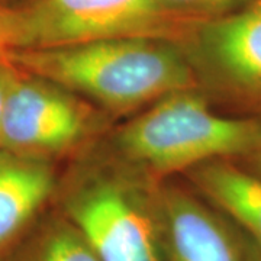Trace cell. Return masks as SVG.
Returning a JSON list of instances; mask_svg holds the SVG:
<instances>
[{
	"label": "cell",
	"instance_id": "cell-12",
	"mask_svg": "<svg viewBox=\"0 0 261 261\" xmlns=\"http://www.w3.org/2000/svg\"><path fill=\"white\" fill-rule=\"evenodd\" d=\"M18 15L13 5L0 2V60L18 49Z\"/></svg>",
	"mask_w": 261,
	"mask_h": 261
},
{
	"label": "cell",
	"instance_id": "cell-10",
	"mask_svg": "<svg viewBox=\"0 0 261 261\" xmlns=\"http://www.w3.org/2000/svg\"><path fill=\"white\" fill-rule=\"evenodd\" d=\"M18 261H100L65 216L48 222Z\"/></svg>",
	"mask_w": 261,
	"mask_h": 261
},
{
	"label": "cell",
	"instance_id": "cell-14",
	"mask_svg": "<svg viewBox=\"0 0 261 261\" xmlns=\"http://www.w3.org/2000/svg\"><path fill=\"white\" fill-rule=\"evenodd\" d=\"M238 163H240V164H241V163H245V166L243 164L244 167H247L248 170H251V171H254V173H257V174H260L261 176V145L255 149L254 152H251L248 157L240 160Z\"/></svg>",
	"mask_w": 261,
	"mask_h": 261
},
{
	"label": "cell",
	"instance_id": "cell-9",
	"mask_svg": "<svg viewBox=\"0 0 261 261\" xmlns=\"http://www.w3.org/2000/svg\"><path fill=\"white\" fill-rule=\"evenodd\" d=\"M219 211L243 226L261 251V176L235 160H215L186 173Z\"/></svg>",
	"mask_w": 261,
	"mask_h": 261
},
{
	"label": "cell",
	"instance_id": "cell-7",
	"mask_svg": "<svg viewBox=\"0 0 261 261\" xmlns=\"http://www.w3.org/2000/svg\"><path fill=\"white\" fill-rule=\"evenodd\" d=\"M154 199L168 261H248L229 225L195 195L164 180Z\"/></svg>",
	"mask_w": 261,
	"mask_h": 261
},
{
	"label": "cell",
	"instance_id": "cell-3",
	"mask_svg": "<svg viewBox=\"0 0 261 261\" xmlns=\"http://www.w3.org/2000/svg\"><path fill=\"white\" fill-rule=\"evenodd\" d=\"M64 216L100 261H163L154 183L116 163L65 181Z\"/></svg>",
	"mask_w": 261,
	"mask_h": 261
},
{
	"label": "cell",
	"instance_id": "cell-1",
	"mask_svg": "<svg viewBox=\"0 0 261 261\" xmlns=\"http://www.w3.org/2000/svg\"><path fill=\"white\" fill-rule=\"evenodd\" d=\"M18 68L82 96L109 115H135L168 94L199 90L183 45L147 38L18 49Z\"/></svg>",
	"mask_w": 261,
	"mask_h": 261
},
{
	"label": "cell",
	"instance_id": "cell-2",
	"mask_svg": "<svg viewBox=\"0 0 261 261\" xmlns=\"http://www.w3.org/2000/svg\"><path fill=\"white\" fill-rule=\"evenodd\" d=\"M261 145V119L222 113L200 90L160 99L112 137L116 161L151 183L215 160L248 157Z\"/></svg>",
	"mask_w": 261,
	"mask_h": 261
},
{
	"label": "cell",
	"instance_id": "cell-13",
	"mask_svg": "<svg viewBox=\"0 0 261 261\" xmlns=\"http://www.w3.org/2000/svg\"><path fill=\"white\" fill-rule=\"evenodd\" d=\"M18 74L19 68L8 57L0 60V134H2V125H3V118H5V111H6L10 90Z\"/></svg>",
	"mask_w": 261,
	"mask_h": 261
},
{
	"label": "cell",
	"instance_id": "cell-11",
	"mask_svg": "<svg viewBox=\"0 0 261 261\" xmlns=\"http://www.w3.org/2000/svg\"><path fill=\"white\" fill-rule=\"evenodd\" d=\"M168 9L183 16L206 22L243 9L255 0H161Z\"/></svg>",
	"mask_w": 261,
	"mask_h": 261
},
{
	"label": "cell",
	"instance_id": "cell-6",
	"mask_svg": "<svg viewBox=\"0 0 261 261\" xmlns=\"http://www.w3.org/2000/svg\"><path fill=\"white\" fill-rule=\"evenodd\" d=\"M183 48L209 100L261 119V0L203 22Z\"/></svg>",
	"mask_w": 261,
	"mask_h": 261
},
{
	"label": "cell",
	"instance_id": "cell-15",
	"mask_svg": "<svg viewBox=\"0 0 261 261\" xmlns=\"http://www.w3.org/2000/svg\"><path fill=\"white\" fill-rule=\"evenodd\" d=\"M0 2H2V3H9L10 5V2H12V0H0Z\"/></svg>",
	"mask_w": 261,
	"mask_h": 261
},
{
	"label": "cell",
	"instance_id": "cell-4",
	"mask_svg": "<svg viewBox=\"0 0 261 261\" xmlns=\"http://www.w3.org/2000/svg\"><path fill=\"white\" fill-rule=\"evenodd\" d=\"M13 8L18 49L123 38L161 39L185 47L203 23L168 9L161 0H23Z\"/></svg>",
	"mask_w": 261,
	"mask_h": 261
},
{
	"label": "cell",
	"instance_id": "cell-8",
	"mask_svg": "<svg viewBox=\"0 0 261 261\" xmlns=\"http://www.w3.org/2000/svg\"><path fill=\"white\" fill-rule=\"evenodd\" d=\"M57 190L53 163L0 148V254L34 222Z\"/></svg>",
	"mask_w": 261,
	"mask_h": 261
},
{
	"label": "cell",
	"instance_id": "cell-5",
	"mask_svg": "<svg viewBox=\"0 0 261 261\" xmlns=\"http://www.w3.org/2000/svg\"><path fill=\"white\" fill-rule=\"evenodd\" d=\"M105 112L82 96L19 68L0 134V148L54 163L102 132Z\"/></svg>",
	"mask_w": 261,
	"mask_h": 261
}]
</instances>
